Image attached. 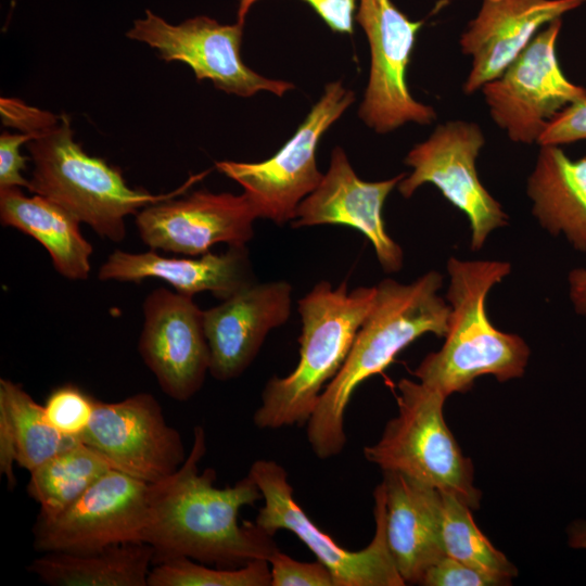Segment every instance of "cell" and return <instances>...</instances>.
<instances>
[{"label":"cell","instance_id":"obj_3","mask_svg":"<svg viewBox=\"0 0 586 586\" xmlns=\"http://www.w3.org/2000/svg\"><path fill=\"white\" fill-rule=\"evenodd\" d=\"M442 284L443 276L431 270L410 283L385 278L375 285L373 305L342 368L320 394L306 423L308 443L318 458L328 459L344 449L345 410L359 384L381 373L423 334L445 337L450 307L437 294Z\"/></svg>","mask_w":586,"mask_h":586},{"label":"cell","instance_id":"obj_26","mask_svg":"<svg viewBox=\"0 0 586 586\" xmlns=\"http://www.w3.org/2000/svg\"><path fill=\"white\" fill-rule=\"evenodd\" d=\"M111 469L97 450L80 440L72 442L29 472L27 494L40 505L37 519L58 517Z\"/></svg>","mask_w":586,"mask_h":586},{"label":"cell","instance_id":"obj_19","mask_svg":"<svg viewBox=\"0 0 586 586\" xmlns=\"http://www.w3.org/2000/svg\"><path fill=\"white\" fill-rule=\"evenodd\" d=\"M586 0H482L459 43L472 58L463 92L472 94L499 77L550 22Z\"/></svg>","mask_w":586,"mask_h":586},{"label":"cell","instance_id":"obj_10","mask_svg":"<svg viewBox=\"0 0 586 586\" xmlns=\"http://www.w3.org/2000/svg\"><path fill=\"white\" fill-rule=\"evenodd\" d=\"M562 20L544 26L521 54L481 91L492 119L515 143L533 144L548 123L586 89L571 82L557 59Z\"/></svg>","mask_w":586,"mask_h":586},{"label":"cell","instance_id":"obj_20","mask_svg":"<svg viewBox=\"0 0 586 586\" xmlns=\"http://www.w3.org/2000/svg\"><path fill=\"white\" fill-rule=\"evenodd\" d=\"M98 278L136 283L155 278L181 294L193 296L207 291L220 301L256 282L246 245H229L221 254L207 252L184 258L165 257L154 250H116L99 268Z\"/></svg>","mask_w":586,"mask_h":586},{"label":"cell","instance_id":"obj_2","mask_svg":"<svg viewBox=\"0 0 586 586\" xmlns=\"http://www.w3.org/2000/svg\"><path fill=\"white\" fill-rule=\"evenodd\" d=\"M0 112L3 125L33 135L26 143L34 163L28 190L61 205L112 242L124 240L126 216L174 198L186 187L162 195L130 188L118 168L89 155L74 140L66 114L54 115L9 98H1Z\"/></svg>","mask_w":586,"mask_h":586},{"label":"cell","instance_id":"obj_21","mask_svg":"<svg viewBox=\"0 0 586 586\" xmlns=\"http://www.w3.org/2000/svg\"><path fill=\"white\" fill-rule=\"evenodd\" d=\"M386 542L405 584H420L445 556L441 536V492L399 472L384 471Z\"/></svg>","mask_w":586,"mask_h":586},{"label":"cell","instance_id":"obj_36","mask_svg":"<svg viewBox=\"0 0 586 586\" xmlns=\"http://www.w3.org/2000/svg\"><path fill=\"white\" fill-rule=\"evenodd\" d=\"M569 542L573 548L586 549V521H577L571 525Z\"/></svg>","mask_w":586,"mask_h":586},{"label":"cell","instance_id":"obj_32","mask_svg":"<svg viewBox=\"0 0 586 586\" xmlns=\"http://www.w3.org/2000/svg\"><path fill=\"white\" fill-rule=\"evenodd\" d=\"M586 140V98L559 112L538 138L539 145H561Z\"/></svg>","mask_w":586,"mask_h":586},{"label":"cell","instance_id":"obj_35","mask_svg":"<svg viewBox=\"0 0 586 586\" xmlns=\"http://www.w3.org/2000/svg\"><path fill=\"white\" fill-rule=\"evenodd\" d=\"M569 295L575 311L586 318V268L569 272Z\"/></svg>","mask_w":586,"mask_h":586},{"label":"cell","instance_id":"obj_15","mask_svg":"<svg viewBox=\"0 0 586 586\" xmlns=\"http://www.w3.org/2000/svg\"><path fill=\"white\" fill-rule=\"evenodd\" d=\"M203 311L193 296L158 288L143 302L138 351L162 391L178 402L193 397L209 373Z\"/></svg>","mask_w":586,"mask_h":586},{"label":"cell","instance_id":"obj_13","mask_svg":"<svg viewBox=\"0 0 586 586\" xmlns=\"http://www.w3.org/2000/svg\"><path fill=\"white\" fill-rule=\"evenodd\" d=\"M243 24H219L201 15L178 25L167 23L150 10L126 33L158 51L165 61L187 63L198 80L209 79L217 89L240 97L268 91L278 97L293 89L290 81L270 79L245 65L241 59Z\"/></svg>","mask_w":586,"mask_h":586},{"label":"cell","instance_id":"obj_5","mask_svg":"<svg viewBox=\"0 0 586 586\" xmlns=\"http://www.w3.org/2000/svg\"><path fill=\"white\" fill-rule=\"evenodd\" d=\"M375 294V285L348 291L346 281L333 289L323 280L297 301L300 360L290 374L273 375L265 384L253 416L258 429L307 423L322 387L342 368Z\"/></svg>","mask_w":586,"mask_h":586},{"label":"cell","instance_id":"obj_25","mask_svg":"<svg viewBox=\"0 0 586 586\" xmlns=\"http://www.w3.org/2000/svg\"><path fill=\"white\" fill-rule=\"evenodd\" d=\"M75 438L61 435L21 384L0 379V472L15 487L13 462L33 471Z\"/></svg>","mask_w":586,"mask_h":586},{"label":"cell","instance_id":"obj_31","mask_svg":"<svg viewBox=\"0 0 586 586\" xmlns=\"http://www.w3.org/2000/svg\"><path fill=\"white\" fill-rule=\"evenodd\" d=\"M420 585L497 586L505 584L491 575L445 555L426 570Z\"/></svg>","mask_w":586,"mask_h":586},{"label":"cell","instance_id":"obj_18","mask_svg":"<svg viewBox=\"0 0 586 586\" xmlns=\"http://www.w3.org/2000/svg\"><path fill=\"white\" fill-rule=\"evenodd\" d=\"M292 291L285 280L256 281L203 311L213 378L232 380L250 367L268 333L288 321Z\"/></svg>","mask_w":586,"mask_h":586},{"label":"cell","instance_id":"obj_17","mask_svg":"<svg viewBox=\"0 0 586 586\" xmlns=\"http://www.w3.org/2000/svg\"><path fill=\"white\" fill-rule=\"evenodd\" d=\"M405 173L382 181H365L351 166L340 146L331 153L330 166L318 187L297 206L293 228L318 225L348 226L372 244L386 273L402 269L404 252L387 233L382 216L384 202Z\"/></svg>","mask_w":586,"mask_h":586},{"label":"cell","instance_id":"obj_24","mask_svg":"<svg viewBox=\"0 0 586 586\" xmlns=\"http://www.w3.org/2000/svg\"><path fill=\"white\" fill-rule=\"evenodd\" d=\"M152 564L149 544L127 542L86 552H44L27 570L53 586H148Z\"/></svg>","mask_w":586,"mask_h":586},{"label":"cell","instance_id":"obj_33","mask_svg":"<svg viewBox=\"0 0 586 586\" xmlns=\"http://www.w3.org/2000/svg\"><path fill=\"white\" fill-rule=\"evenodd\" d=\"M258 0H240L238 21L244 25L245 17L252 5ZM334 33L352 34L356 0H304Z\"/></svg>","mask_w":586,"mask_h":586},{"label":"cell","instance_id":"obj_7","mask_svg":"<svg viewBox=\"0 0 586 586\" xmlns=\"http://www.w3.org/2000/svg\"><path fill=\"white\" fill-rule=\"evenodd\" d=\"M249 475L262 492L264 506L255 523L275 535L279 530L292 532L331 572L335 586H403L391 556L385 534V499L382 485L374 493L375 533L361 550L340 546L320 530L295 501L285 469L275 460H256Z\"/></svg>","mask_w":586,"mask_h":586},{"label":"cell","instance_id":"obj_1","mask_svg":"<svg viewBox=\"0 0 586 586\" xmlns=\"http://www.w3.org/2000/svg\"><path fill=\"white\" fill-rule=\"evenodd\" d=\"M206 453V435L193 429V443L182 466L152 484L151 509L143 543L154 550V564L186 557L217 568H239L256 559L269 560L279 550L255 521H238L240 509L263 498L251 475L233 486L216 487V472L199 473Z\"/></svg>","mask_w":586,"mask_h":586},{"label":"cell","instance_id":"obj_8","mask_svg":"<svg viewBox=\"0 0 586 586\" xmlns=\"http://www.w3.org/2000/svg\"><path fill=\"white\" fill-rule=\"evenodd\" d=\"M354 101L352 90L332 81L295 133L270 158L257 163L222 161L216 168L243 187L259 218L277 225L291 222L298 204L323 177L316 162L321 137Z\"/></svg>","mask_w":586,"mask_h":586},{"label":"cell","instance_id":"obj_9","mask_svg":"<svg viewBox=\"0 0 586 586\" xmlns=\"http://www.w3.org/2000/svg\"><path fill=\"white\" fill-rule=\"evenodd\" d=\"M484 144V135L475 123L451 120L438 125L408 152L404 163L412 170L397 184L405 199L424 183L435 186L467 216L474 252L483 247L492 231L508 225V215L477 174L476 158Z\"/></svg>","mask_w":586,"mask_h":586},{"label":"cell","instance_id":"obj_28","mask_svg":"<svg viewBox=\"0 0 586 586\" xmlns=\"http://www.w3.org/2000/svg\"><path fill=\"white\" fill-rule=\"evenodd\" d=\"M268 560L256 559L239 568H209L179 557L153 564L148 586H270Z\"/></svg>","mask_w":586,"mask_h":586},{"label":"cell","instance_id":"obj_34","mask_svg":"<svg viewBox=\"0 0 586 586\" xmlns=\"http://www.w3.org/2000/svg\"><path fill=\"white\" fill-rule=\"evenodd\" d=\"M33 139L31 133H11L4 131L0 136V188H29L22 171L26 168V156L21 154V146Z\"/></svg>","mask_w":586,"mask_h":586},{"label":"cell","instance_id":"obj_27","mask_svg":"<svg viewBox=\"0 0 586 586\" xmlns=\"http://www.w3.org/2000/svg\"><path fill=\"white\" fill-rule=\"evenodd\" d=\"M470 509L453 494L441 492V536L445 555L505 585L510 584L518 574L517 568L479 530Z\"/></svg>","mask_w":586,"mask_h":586},{"label":"cell","instance_id":"obj_12","mask_svg":"<svg viewBox=\"0 0 586 586\" xmlns=\"http://www.w3.org/2000/svg\"><path fill=\"white\" fill-rule=\"evenodd\" d=\"M151 494L152 484L111 469L58 517L37 519L34 548L40 552H86L143 542Z\"/></svg>","mask_w":586,"mask_h":586},{"label":"cell","instance_id":"obj_22","mask_svg":"<svg viewBox=\"0 0 586 586\" xmlns=\"http://www.w3.org/2000/svg\"><path fill=\"white\" fill-rule=\"evenodd\" d=\"M526 193L545 230L586 252V157L572 161L559 145H540Z\"/></svg>","mask_w":586,"mask_h":586},{"label":"cell","instance_id":"obj_30","mask_svg":"<svg viewBox=\"0 0 586 586\" xmlns=\"http://www.w3.org/2000/svg\"><path fill=\"white\" fill-rule=\"evenodd\" d=\"M268 561L270 586H335L330 570L318 560L301 562L278 550Z\"/></svg>","mask_w":586,"mask_h":586},{"label":"cell","instance_id":"obj_6","mask_svg":"<svg viewBox=\"0 0 586 586\" xmlns=\"http://www.w3.org/2000/svg\"><path fill=\"white\" fill-rule=\"evenodd\" d=\"M397 388L398 415L381 438L364 449L366 459L384 471L453 494L471 509L481 493L473 484V466L464 457L443 413L446 396L422 382L402 379Z\"/></svg>","mask_w":586,"mask_h":586},{"label":"cell","instance_id":"obj_14","mask_svg":"<svg viewBox=\"0 0 586 586\" xmlns=\"http://www.w3.org/2000/svg\"><path fill=\"white\" fill-rule=\"evenodd\" d=\"M80 441L112 469L150 484L173 475L187 459L180 433L166 422L162 406L149 393L115 403L97 399Z\"/></svg>","mask_w":586,"mask_h":586},{"label":"cell","instance_id":"obj_29","mask_svg":"<svg viewBox=\"0 0 586 586\" xmlns=\"http://www.w3.org/2000/svg\"><path fill=\"white\" fill-rule=\"evenodd\" d=\"M97 399L73 383L52 390L43 405L51 425L64 437L80 440L93 417Z\"/></svg>","mask_w":586,"mask_h":586},{"label":"cell","instance_id":"obj_4","mask_svg":"<svg viewBox=\"0 0 586 586\" xmlns=\"http://www.w3.org/2000/svg\"><path fill=\"white\" fill-rule=\"evenodd\" d=\"M510 271L511 264L504 260L448 258V330L441 349L428 354L413 371L420 382L448 397L470 391L481 375L499 382L523 375L528 345L520 335L498 330L486 310L491 289Z\"/></svg>","mask_w":586,"mask_h":586},{"label":"cell","instance_id":"obj_23","mask_svg":"<svg viewBox=\"0 0 586 586\" xmlns=\"http://www.w3.org/2000/svg\"><path fill=\"white\" fill-rule=\"evenodd\" d=\"M0 220L39 242L62 277L88 278L93 247L80 221L61 205L39 194L27 196L18 187L0 188Z\"/></svg>","mask_w":586,"mask_h":586},{"label":"cell","instance_id":"obj_16","mask_svg":"<svg viewBox=\"0 0 586 586\" xmlns=\"http://www.w3.org/2000/svg\"><path fill=\"white\" fill-rule=\"evenodd\" d=\"M257 218L258 211L245 192L235 195L200 190L145 206L136 215V226L151 250L199 256L218 243L246 245Z\"/></svg>","mask_w":586,"mask_h":586},{"label":"cell","instance_id":"obj_11","mask_svg":"<svg viewBox=\"0 0 586 586\" xmlns=\"http://www.w3.org/2000/svg\"><path fill=\"white\" fill-rule=\"evenodd\" d=\"M370 48V72L359 117L378 133L406 123L429 125L434 109L417 101L407 86V68L423 21H411L392 0H359L355 16Z\"/></svg>","mask_w":586,"mask_h":586}]
</instances>
